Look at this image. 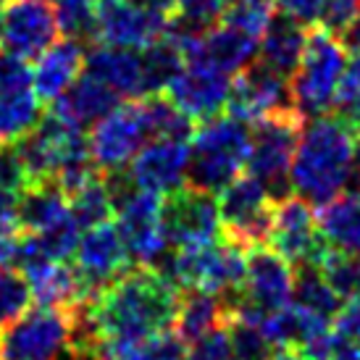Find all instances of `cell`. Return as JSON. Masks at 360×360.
<instances>
[{"instance_id":"28","label":"cell","mask_w":360,"mask_h":360,"mask_svg":"<svg viewBox=\"0 0 360 360\" xmlns=\"http://www.w3.org/2000/svg\"><path fill=\"white\" fill-rule=\"evenodd\" d=\"M292 302L305 310V313H310V316L331 321V323L337 321L342 310L340 295L329 287V281L323 279L319 266H302V269H297Z\"/></svg>"},{"instance_id":"43","label":"cell","mask_w":360,"mask_h":360,"mask_svg":"<svg viewBox=\"0 0 360 360\" xmlns=\"http://www.w3.org/2000/svg\"><path fill=\"white\" fill-rule=\"evenodd\" d=\"M131 3L145 11L160 13V16H166V19H174L176 11H179V0H131Z\"/></svg>"},{"instance_id":"21","label":"cell","mask_w":360,"mask_h":360,"mask_svg":"<svg viewBox=\"0 0 360 360\" xmlns=\"http://www.w3.org/2000/svg\"><path fill=\"white\" fill-rule=\"evenodd\" d=\"M84 58L87 51L79 40L63 37L53 48L42 53L34 69H32V90L37 92L42 103L58 101L74 82L84 74Z\"/></svg>"},{"instance_id":"3","label":"cell","mask_w":360,"mask_h":360,"mask_svg":"<svg viewBox=\"0 0 360 360\" xmlns=\"http://www.w3.org/2000/svg\"><path fill=\"white\" fill-rule=\"evenodd\" d=\"M250 131L245 121L234 119L231 113L202 121L190 142L187 184L216 195L240 179L250 155Z\"/></svg>"},{"instance_id":"46","label":"cell","mask_w":360,"mask_h":360,"mask_svg":"<svg viewBox=\"0 0 360 360\" xmlns=\"http://www.w3.org/2000/svg\"><path fill=\"white\" fill-rule=\"evenodd\" d=\"M271 360H308L302 352H297V350H281V352H276Z\"/></svg>"},{"instance_id":"1","label":"cell","mask_w":360,"mask_h":360,"mask_svg":"<svg viewBox=\"0 0 360 360\" xmlns=\"http://www.w3.org/2000/svg\"><path fill=\"white\" fill-rule=\"evenodd\" d=\"M181 292L158 269L137 266L87 305L92 329L105 347L145 345L174 329Z\"/></svg>"},{"instance_id":"34","label":"cell","mask_w":360,"mask_h":360,"mask_svg":"<svg viewBox=\"0 0 360 360\" xmlns=\"http://www.w3.org/2000/svg\"><path fill=\"white\" fill-rule=\"evenodd\" d=\"M276 8H279L276 0H231L221 21L260 40V34L269 30V24L276 16Z\"/></svg>"},{"instance_id":"16","label":"cell","mask_w":360,"mask_h":360,"mask_svg":"<svg viewBox=\"0 0 360 360\" xmlns=\"http://www.w3.org/2000/svg\"><path fill=\"white\" fill-rule=\"evenodd\" d=\"M226 108L234 119L245 124H258L274 113L297 110L292 103L290 79L260 66L258 60L234 77Z\"/></svg>"},{"instance_id":"27","label":"cell","mask_w":360,"mask_h":360,"mask_svg":"<svg viewBox=\"0 0 360 360\" xmlns=\"http://www.w3.org/2000/svg\"><path fill=\"white\" fill-rule=\"evenodd\" d=\"M42 119V101L32 87L0 95V148L19 145L27 134L40 127Z\"/></svg>"},{"instance_id":"26","label":"cell","mask_w":360,"mask_h":360,"mask_svg":"<svg viewBox=\"0 0 360 360\" xmlns=\"http://www.w3.org/2000/svg\"><path fill=\"white\" fill-rule=\"evenodd\" d=\"M321 237L331 250L360 258V190H347L319 213Z\"/></svg>"},{"instance_id":"19","label":"cell","mask_w":360,"mask_h":360,"mask_svg":"<svg viewBox=\"0 0 360 360\" xmlns=\"http://www.w3.org/2000/svg\"><path fill=\"white\" fill-rule=\"evenodd\" d=\"M184 60H198L205 66L237 77L240 71L258 60V40L248 32L229 27V24H213L202 32L198 40L184 53Z\"/></svg>"},{"instance_id":"35","label":"cell","mask_w":360,"mask_h":360,"mask_svg":"<svg viewBox=\"0 0 360 360\" xmlns=\"http://www.w3.org/2000/svg\"><path fill=\"white\" fill-rule=\"evenodd\" d=\"M334 110H337L334 116L347 121L352 129L360 127V48L347 60V71H345V79L340 84V92H337Z\"/></svg>"},{"instance_id":"32","label":"cell","mask_w":360,"mask_h":360,"mask_svg":"<svg viewBox=\"0 0 360 360\" xmlns=\"http://www.w3.org/2000/svg\"><path fill=\"white\" fill-rule=\"evenodd\" d=\"M34 295L27 276L19 269L0 266V329L11 326L30 310Z\"/></svg>"},{"instance_id":"4","label":"cell","mask_w":360,"mask_h":360,"mask_svg":"<svg viewBox=\"0 0 360 360\" xmlns=\"http://www.w3.org/2000/svg\"><path fill=\"white\" fill-rule=\"evenodd\" d=\"M347 45L331 32L313 27L308 30L305 53L292 74V103L302 119H319L334 108L340 84L347 71Z\"/></svg>"},{"instance_id":"41","label":"cell","mask_w":360,"mask_h":360,"mask_svg":"<svg viewBox=\"0 0 360 360\" xmlns=\"http://www.w3.org/2000/svg\"><path fill=\"white\" fill-rule=\"evenodd\" d=\"M334 329L340 331L342 337L360 345V295L342 305L340 316L334 321Z\"/></svg>"},{"instance_id":"40","label":"cell","mask_w":360,"mask_h":360,"mask_svg":"<svg viewBox=\"0 0 360 360\" xmlns=\"http://www.w3.org/2000/svg\"><path fill=\"white\" fill-rule=\"evenodd\" d=\"M276 6L284 16H290L292 21H297L302 27H319L321 21V8H323V0H276Z\"/></svg>"},{"instance_id":"20","label":"cell","mask_w":360,"mask_h":360,"mask_svg":"<svg viewBox=\"0 0 360 360\" xmlns=\"http://www.w3.org/2000/svg\"><path fill=\"white\" fill-rule=\"evenodd\" d=\"M119 103L121 98L110 90L105 82H101L98 77L84 71L58 101H53L51 113L63 124L84 131L92 129L103 116H108Z\"/></svg>"},{"instance_id":"23","label":"cell","mask_w":360,"mask_h":360,"mask_svg":"<svg viewBox=\"0 0 360 360\" xmlns=\"http://www.w3.org/2000/svg\"><path fill=\"white\" fill-rule=\"evenodd\" d=\"M308 42V27H302L290 16H274L269 30L258 40V63L269 71L292 79V74L300 66V58Z\"/></svg>"},{"instance_id":"8","label":"cell","mask_w":360,"mask_h":360,"mask_svg":"<svg viewBox=\"0 0 360 360\" xmlns=\"http://www.w3.org/2000/svg\"><path fill=\"white\" fill-rule=\"evenodd\" d=\"M148 140H153V129L145 98L124 101L92 127V160L101 174L124 171L134 160V155L148 145Z\"/></svg>"},{"instance_id":"42","label":"cell","mask_w":360,"mask_h":360,"mask_svg":"<svg viewBox=\"0 0 360 360\" xmlns=\"http://www.w3.org/2000/svg\"><path fill=\"white\" fill-rule=\"evenodd\" d=\"M19 198L21 192L0 190V231L19 234Z\"/></svg>"},{"instance_id":"45","label":"cell","mask_w":360,"mask_h":360,"mask_svg":"<svg viewBox=\"0 0 360 360\" xmlns=\"http://www.w3.org/2000/svg\"><path fill=\"white\" fill-rule=\"evenodd\" d=\"M342 42H345L347 48H355V51L360 48V8H358V13H355V19H352V24L347 27V32L342 34Z\"/></svg>"},{"instance_id":"2","label":"cell","mask_w":360,"mask_h":360,"mask_svg":"<svg viewBox=\"0 0 360 360\" xmlns=\"http://www.w3.org/2000/svg\"><path fill=\"white\" fill-rule=\"evenodd\" d=\"M355 174V129L340 116H319L302 127L300 145L292 160V192L323 208L347 192Z\"/></svg>"},{"instance_id":"36","label":"cell","mask_w":360,"mask_h":360,"mask_svg":"<svg viewBox=\"0 0 360 360\" xmlns=\"http://www.w3.org/2000/svg\"><path fill=\"white\" fill-rule=\"evenodd\" d=\"M184 360H234V347H231L229 323L219 329L208 331L187 345V358Z\"/></svg>"},{"instance_id":"22","label":"cell","mask_w":360,"mask_h":360,"mask_svg":"<svg viewBox=\"0 0 360 360\" xmlns=\"http://www.w3.org/2000/svg\"><path fill=\"white\" fill-rule=\"evenodd\" d=\"M84 71L105 82L119 98H129V101L145 98V71H142L140 51L98 42L87 51Z\"/></svg>"},{"instance_id":"6","label":"cell","mask_w":360,"mask_h":360,"mask_svg":"<svg viewBox=\"0 0 360 360\" xmlns=\"http://www.w3.org/2000/svg\"><path fill=\"white\" fill-rule=\"evenodd\" d=\"M295 279H297L295 266L281 258L276 250H271L266 245L248 250L245 281L240 287V295L231 302V316L263 323L269 316L292 305Z\"/></svg>"},{"instance_id":"47","label":"cell","mask_w":360,"mask_h":360,"mask_svg":"<svg viewBox=\"0 0 360 360\" xmlns=\"http://www.w3.org/2000/svg\"><path fill=\"white\" fill-rule=\"evenodd\" d=\"M355 171L360 176V127L355 129Z\"/></svg>"},{"instance_id":"31","label":"cell","mask_w":360,"mask_h":360,"mask_svg":"<svg viewBox=\"0 0 360 360\" xmlns=\"http://www.w3.org/2000/svg\"><path fill=\"white\" fill-rule=\"evenodd\" d=\"M319 269L323 274V279L329 281V287L340 295L342 302L352 300L360 295V258L358 255H347V252L331 250L321 255Z\"/></svg>"},{"instance_id":"24","label":"cell","mask_w":360,"mask_h":360,"mask_svg":"<svg viewBox=\"0 0 360 360\" xmlns=\"http://www.w3.org/2000/svg\"><path fill=\"white\" fill-rule=\"evenodd\" d=\"M71 213L69 195L56 181L27 184L19 198V234H40Z\"/></svg>"},{"instance_id":"39","label":"cell","mask_w":360,"mask_h":360,"mask_svg":"<svg viewBox=\"0 0 360 360\" xmlns=\"http://www.w3.org/2000/svg\"><path fill=\"white\" fill-rule=\"evenodd\" d=\"M229 6L231 0H179L176 16H184L200 27H213V21H221Z\"/></svg>"},{"instance_id":"29","label":"cell","mask_w":360,"mask_h":360,"mask_svg":"<svg viewBox=\"0 0 360 360\" xmlns=\"http://www.w3.org/2000/svg\"><path fill=\"white\" fill-rule=\"evenodd\" d=\"M71 202V216L77 219L82 229H92L98 224L110 221V216L116 213V202L110 195V187L105 181V174L92 179L90 184H84L82 190H77L69 198Z\"/></svg>"},{"instance_id":"5","label":"cell","mask_w":360,"mask_h":360,"mask_svg":"<svg viewBox=\"0 0 360 360\" xmlns=\"http://www.w3.org/2000/svg\"><path fill=\"white\" fill-rule=\"evenodd\" d=\"M302 121L305 119L297 110H284V113H274L250 127L248 171L276 200L287 198L292 190L290 171L297 145H300Z\"/></svg>"},{"instance_id":"10","label":"cell","mask_w":360,"mask_h":360,"mask_svg":"<svg viewBox=\"0 0 360 360\" xmlns=\"http://www.w3.org/2000/svg\"><path fill=\"white\" fill-rule=\"evenodd\" d=\"M60 32L53 0H8L0 8V45L21 60H37L60 40Z\"/></svg>"},{"instance_id":"30","label":"cell","mask_w":360,"mask_h":360,"mask_svg":"<svg viewBox=\"0 0 360 360\" xmlns=\"http://www.w3.org/2000/svg\"><path fill=\"white\" fill-rule=\"evenodd\" d=\"M145 103H148V113H150L153 140H192V134H195L192 116H187L169 95H150V98H145Z\"/></svg>"},{"instance_id":"48","label":"cell","mask_w":360,"mask_h":360,"mask_svg":"<svg viewBox=\"0 0 360 360\" xmlns=\"http://www.w3.org/2000/svg\"><path fill=\"white\" fill-rule=\"evenodd\" d=\"M6 3H8V0H0V6H6Z\"/></svg>"},{"instance_id":"17","label":"cell","mask_w":360,"mask_h":360,"mask_svg":"<svg viewBox=\"0 0 360 360\" xmlns=\"http://www.w3.org/2000/svg\"><path fill=\"white\" fill-rule=\"evenodd\" d=\"M190 142L179 140H150L129 163V176L137 190L169 198L187 187L190 171Z\"/></svg>"},{"instance_id":"14","label":"cell","mask_w":360,"mask_h":360,"mask_svg":"<svg viewBox=\"0 0 360 360\" xmlns=\"http://www.w3.org/2000/svg\"><path fill=\"white\" fill-rule=\"evenodd\" d=\"M171 19L134 6L131 0H98L95 6V40L101 45L145 51L166 37Z\"/></svg>"},{"instance_id":"33","label":"cell","mask_w":360,"mask_h":360,"mask_svg":"<svg viewBox=\"0 0 360 360\" xmlns=\"http://www.w3.org/2000/svg\"><path fill=\"white\" fill-rule=\"evenodd\" d=\"M229 337L234 347V360H271L276 355V345L266 329L248 319H229Z\"/></svg>"},{"instance_id":"18","label":"cell","mask_w":360,"mask_h":360,"mask_svg":"<svg viewBox=\"0 0 360 360\" xmlns=\"http://www.w3.org/2000/svg\"><path fill=\"white\" fill-rule=\"evenodd\" d=\"M231 82H234V77L213 69V66H205L198 60H184V69L171 82L166 95L187 116L208 121L213 116H221V110L226 108Z\"/></svg>"},{"instance_id":"13","label":"cell","mask_w":360,"mask_h":360,"mask_svg":"<svg viewBox=\"0 0 360 360\" xmlns=\"http://www.w3.org/2000/svg\"><path fill=\"white\" fill-rule=\"evenodd\" d=\"M163 229L174 248H205L224 237L219 202L210 192L181 187L163 200Z\"/></svg>"},{"instance_id":"38","label":"cell","mask_w":360,"mask_h":360,"mask_svg":"<svg viewBox=\"0 0 360 360\" xmlns=\"http://www.w3.org/2000/svg\"><path fill=\"white\" fill-rule=\"evenodd\" d=\"M358 8H360V0H323L319 27L331 32V34H337V37H342L347 32V27L352 24V19H355Z\"/></svg>"},{"instance_id":"15","label":"cell","mask_w":360,"mask_h":360,"mask_svg":"<svg viewBox=\"0 0 360 360\" xmlns=\"http://www.w3.org/2000/svg\"><path fill=\"white\" fill-rule=\"evenodd\" d=\"M74 258H77L74 269L79 274L90 302L105 287H110L113 281L119 279L121 274H127L131 266V258L129 252H127V248H124L119 229L110 221L82 231V240L77 245Z\"/></svg>"},{"instance_id":"44","label":"cell","mask_w":360,"mask_h":360,"mask_svg":"<svg viewBox=\"0 0 360 360\" xmlns=\"http://www.w3.org/2000/svg\"><path fill=\"white\" fill-rule=\"evenodd\" d=\"M16 240H19V234H11V231H0V266H8V263H13V252H16Z\"/></svg>"},{"instance_id":"25","label":"cell","mask_w":360,"mask_h":360,"mask_svg":"<svg viewBox=\"0 0 360 360\" xmlns=\"http://www.w3.org/2000/svg\"><path fill=\"white\" fill-rule=\"evenodd\" d=\"M229 316L231 302L226 297H219V295H210V292L200 290L181 292L174 331L190 345V342H195L202 334L229 323Z\"/></svg>"},{"instance_id":"11","label":"cell","mask_w":360,"mask_h":360,"mask_svg":"<svg viewBox=\"0 0 360 360\" xmlns=\"http://www.w3.org/2000/svg\"><path fill=\"white\" fill-rule=\"evenodd\" d=\"M116 229L131 263L155 269L169 255V237L163 229V202L158 195L145 190H131L116 205Z\"/></svg>"},{"instance_id":"9","label":"cell","mask_w":360,"mask_h":360,"mask_svg":"<svg viewBox=\"0 0 360 360\" xmlns=\"http://www.w3.org/2000/svg\"><path fill=\"white\" fill-rule=\"evenodd\" d=\"M276 202L279 200L258 179H252L250 174L234 179L229 187L221 190L219 198L224 237L237 242L245 250L269 245Z\"/></svg>"},{"instance_id":"12","label":"cell","mask_w":360,"mask_h":360,"mask_svg":"<svg viewBox=\"0 0 360 360\" xmlns=\"http://www.w3.org/2000/svg\"><path fill=\"white\" fill-rule=\"evenodd\" d=\"M269 245L284 260H290L295 269L319 266L321 255L326 252V242L321 237L319 213L313 210V205L297 195L281 198L276 202Z\"/></svg>"},{"instance_id":"37","label":"cell","mask_w":360,"mask_h":360,"mask_svg":"<svg viewBox=\"0 0 360 360\" xmlns=\"http://www.w3.org/2000/svg\"><path fill=\"white\" fill-rule=\"evenodd\" d=\"M32 87V69L27 60L8 51H0V95L21 92Z\"/></svg>"},{"instance_id":"7","label":"cell","mask_w":360,"mask_h":360,"mask_svg":"<svg viewBox=\"0 0 360 360\" xmlns=\"http://www.w3.org/2000/svg\"><path fill=\"white\" fill-rule=\"evenodd\" d=\"M77 308L27 310L0 331V360H60L74 342Z\"/></svg>"}]
</instances>
